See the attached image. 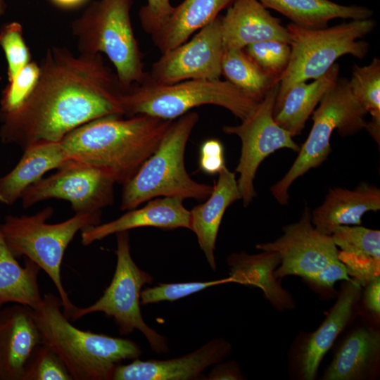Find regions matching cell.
Instances as JSON below:
<instances>
[{
	"label": "cell",
	"instance_id": "obj_13",
	"mask_svg": "<svg viewBox=\"0 0 380 380\" xmlns=\"http://www.w3.org/2000/svg\"><path fill=\"white\" fill-rule=\"evenodd\" d=\"M224 51L218 15L191 39L161 53L146 72L144 81L170 84L189 80H218Z\"/></svg>",
	"mask_w": 380,
	"mask_h": 380
},
{
	"label": "cell",
	"instance_id": "obj_8",
	"mask_svg": "<svg viewBox=\"0 0 380 380\" xmlns=\"http://www.w3.org/2000/svg\"><path fill=\"white\" fill-rule=\"evenodd\" d=\"M375 26L371 18L352 20L331 27L307 29L290 23L291 56L279 80V91L274 108L278 106L295 84L316 80L324 75L341 56L350 54L362 59L369 44L360 40Z\"/></svg>",
	"mask_w": 380,
	"mask_h": 380
},
{
	"label": "cell",
	"instance_id": "obj_41",
	"mask_svg": "<svg viewBox=\"0 0 380 380\" xmlns=\"http://www.w3.org/2000/svg\"><path fill=\"white\" fill-rule=\"evenodd\" d=\"M365 286V304L367 309L379 315L380 312V276L370 280Z\"/></svg>",
	"mask_w": 380,
	"mask_h": 380
},
{
	"label": "cell",
	"instance_id": "obj_25",
	"mask_svg": "<svg viewBox=\"0 0 380 380\" xmlns=\"http://www.w3.org/2000/svg\"><path fill=\"white\" fill-rule=\"evenodd\" d=\"M234 0H184L173 9L152 40L161 53L187 41Z\"/></svg>",
	"mask_w": 380,
	"mask_h": 380
},
{
	"label": "cell",
	"instance_id": "obj_21",
	"mask_svg": "<svg viewBox=\"0 0 380 380\" xmlns=\"http://www.w3.org/2000/svg\"><path fill=\"white\" fill-rule=\"evenodd\" d=\"M68 159L61 141H42L26 147L16 165L0 177V203L13 205L26 189Z\"/></svg>",
	"mask_w": 380,
	"mask_h": 380
},
{
	"label": "cell",
	"instance_id": "obj_34",
	"mask_svg": "<svg viewBox=\"0 0 380 380\" xmlns=\"http://www.w3.org/2000/svg\"><path fill=\"white\" fill-rule=\"evenodd\" d=\"M243 49L259 66L279 80L291 56L290 44L274 39L253 43Z\"/></svg>",
	"mask_w": 380,
	"mask_h": 380
},
{
	"label": "cell",
	"instance_id": "obj_2",
	"mask_svg": "<svg viewBox=\"0 0 380 380\" xmlns=\"http://www.w3.org/2000/svg\"><path fill=\"white\" fill-rule=\"evenodd\" d=\"M172 121L107 115L78 127L61 143L70 159L101 169L124 185L155 151Z\"/></svg>",
	"mask_w": 380,
	"mask_h": 380
},
{
	"label": "cell",
	"instance_id": "obj_24",
	"mask_svg": "<svg viewBox=\"0 0 380 380\" xmlns=\"http://www.w3.org/2000/svg\"><path fill=\"white\" fill-rule=\"evenodd\" d=\"M360 285L348 281L321 326L312 334L300 354V369L304 379H314L319 365L337 336L349 322L360 293Z\"/></svg>",
	"mask_w": 380,
	"mask_h": 380
},
{
	"label": "cell",
	"instance_id": "obj_39",
	"mask_svg": "<svg viewBox=\"0 0 380 380\" xmlns=\"http://www.w3.org/2000/svg\"><path fill=\"white\" fill-rule=\"evenodd\" d=\"M305 279L320 286L331 289L338 280L353 281L348 274L345 265L338 259L331 261L321 270Z\"/></svg>",
	"mask_w": 380,
	"mask_h": 380
},
{
	"label": "cell",
	"instance_id": "obj_33",
	"mask_svg": "<svg viewBox=\"0 0 380 380\" xmlns=\"http://www.w3.org/2000/svg\"><path fill=\"white\" fill-rule=\"evenodd\" d=\"M0 46L6 58L8 80L10 82L31 61V53L19 23L11 22L2 27L0 31Z\"/></svg>",
	"mask_w": 380,
	"mask_h": 380
},
{
	"label": "cell",
	"instance_id": "obj_37",
	"mask_svg": "<svg viewBox=\"0 0 380 380\" xmlns=\"http://www.w3.org/2000/svg\"><path fill=\"white\" fill-rule=\"evenodd\" d=\"M173 9L170 0H147L146 5L139 11L144 30L151 36L163 25Z\"/></svg>",
	"mask_w": 380,
	"mask_h": 380
},
{
	"label": "cell",
	"instance_id": "obj_12",
	"mask_svg": "<svg viewBox=\"0 0 380 380\" xmlns=\"http://www.w3.org/2000/svg\"><path fill=\"white\" fill-rule=\"evenodd\" d=\"M115 181L108 172L73 159L30 186L20 199L24 208L51 198L70 203L75 213L102 212L114 201Z\"/></svg>",
	"mask_w": 380,
	"mask_h": 380
},
{
	"label": "cell",
	"instance_id": "obj_3",
	"mask_svg": "<svg viewBox=\"0 0 380 380\" xmlns=\"http://www.w3.org/2000/svg\"><path fill=\"white\" fill-rule=\"evenodd\" d=\"M61 298L46 293L33 309L42 343L50 346L67 367L72 380H109L124 360L138 358L141 350L134 341L81 330L63 310Z\"/></svg>",
	"mask_w": 380,
	"mask_h": 380
},
{
	"label": "cell",
	"instance_id": "obj_35",
	"mask_svg": "<svg viewBox=\"0 0 380 380\" xmlns=\"http://www.w3.org/2000/svg\"><path fill=\"white\" fill-rule=\"evenodd\" d=\"M39 73V65L32 61L20 70L3 92L0 115L13 111L29 97L35 88Z\"/></svg>",
	"mask_w": 380,
	"mask_h": 380
},
{
	"label": "cell",
	"instance_id": "obj_19",
	"mask_svg": "<svg viewBox=\"0 0 380 380\" xmlns=\"http://www.w3.org/2000/svg\"><path fill=\"white\" fill-rule=\"evenodd\" d=\"M380 209V190L361 183L354 189H329L322 204L311 213L312 223L321 234L331 236L339 226L360 225L362 215Z\"/></svg>",
	"mask_w": 380,
	"mask_h": 380
},
{
	"label": "cell",
	"instance_id": "obj_20",
	"mask_svg": "<svg viewBox=\"0 0 380 380\" xmlns=\"http://www.w3.org/2000/svg\"><path fill=\"white\" fill-rule=\"evenodd\" d=\"M207 200L190 211V230L196 234L206 260L214 271L215 243L219 227L226 209L241 199L235 174L224 167Z\"/></svg>",
	"mask_w": 380,
	"mask_h": 380
},
{
	"label": "cell",
	"instance_id": "obj_38",
	"mask_svg": "<svg viewBox=\"0 0 380 380\" xmlns=\"http://www.w3.org/2000/svg\"><path fill=\"white\" fill-rule=\"evenodd\" d=\"M224 152V146L218 139L205 140L200 147V170L208 175L219 174L226 167Z\"/></svg>",
	"mask_w": 380,
	"mask_h": 380
},
{
	"label": "cell",
	"instance_id": "obj_31",
	"mask_svg": "<svg viewBox=\"0 0 380 380\" xmlns=\"http://www.w3.org/2000/svg\"><path fill=\"white\" fill-rule=\"evenodd\" d=\"M351 91L372 120L365 129L379 144L380 141V60L374 58L367 65L354 64L349 80Z\"/></svg>",
	"mask_w": 380,
	"mask_h": 380
},
{
	"label": "cell",
	"instance_id": "obj_15",
	"mask_svg": "<svg viewBox=\"0 0 380 380\" xmlns=\"http://www.w3.org/2000/svg\"><path fill=\"white\" fill-rule=\"evenodd\" d=\"M231 345L222 338H215L197 350L179 357L165 360H133L116 367L113 380H191L197 379L208 367L227 357Z\"/></svg>",
	"mask_w": 380,
	"mask_h": 380
},
{
	"label": "cell",
	"instance_id": "obj_27",
	"mask_svg": "<svg viewBox=\"0 0 380 380\" xmlns=\"http://www.w3.org/2000/svg\"><path fill=\"white\" fill-rule=\"evenodd\" d=\"M21 266L8 247L0 227V308L16 303L35 308L42 301L38 276L40 267L25 258Z\"/></svg>",
	"mask_w": 380,
	"mask_h": 380
},
{
	"label": "cell",
	"instance_id": "obj_42",
	"mask_svg": "<svg viewBox=\"0 0 380 380\" xmlns=\"http://www.w3.org/2000/svg\"><path fill=\"white\" fill-rule=\"evenodd\" d=\"M55 4L63 8H72L77 6L85 0H51Z\"/></svg>",
	"mask_w": 380,
	"mask_h": 380
},
{
	"label": "cell",
	"instance_id": "obj_4",
	"mask_svg": "<svg viewBox=\"0 0 380 380\" xmlns=\"http://www.w3.org/2000/svg\"><path fill=\"white\" fill-rule=\"evenodd\" d=\"M199 119L188 112L173 120L155 151L123 185L120 210H129L157 197L205 200L213 186L188 174L184 154L187 141Z\"/></svg>",
	"mask_w": 380,
	"mask_h": 380
},
{
	"label": "cell",
	"instance_id": "obj_26",
	"mask_svg": "<svg viewBox=\"0 0 380 380\" xmlns=\"http://www.w3.org/2000/svg\"><path fill=\"white\" fill-rule=\"evenodd\" d=\"M338 75L339 65L335 63L324 75L312 82H300L293 85L280 104L274 108L275 122L293 137L300 134L310 115L338 81Z\"/></svg>",
	"mask_w": 380,
	"mask_h": 380
},
{
	"label": "cell",
	"instance_id": "obj_17",
	"mask_svg": "<svg viewBox=\"0 0 380 380\" xmlns=\"http://www.w3.org/2000/svg\"><path fill=\"white\" fill-rule=\"evenodd\" d=\"M224 49H244L270 39L290 44V34L279 19L272 16L259 0H234L221 17Z\"/></svg>",
	"mask_w": 380,
	"mask_h": 380
},
{
	"label": "cell",
	"instance_id": "obj_5",
	"mask_svg": "<svg viewBox=\"0 0 380 380\" xmlns=\"http://www.w3.org/2000/svg\"><path fill=\"white\" fill-rule=\"evenodd\" d=\"M132 4L133 0H95L71 24L78 53L105 54L125 89L146 77L131 23Z\"/></svg>",
	"mask_w": 380,
	"mask_h": 380
},
{
	"label": "cell",
	"instance_id": "obj_7",
	"mask_svg": "<svg viewBox=\"0 0 380 380\" xmlns=\"http://www.w3.org/2000/svg\"><path fill=\"white\" fill-rule=\"evenodd\" d=\"M53 213L49 206L32 215H8L0 227L13 254L25 256L38 265L54 284L68 318L76 308L62 284L61 266L65 251L75 234L89 226L101 223V212L75 213L69 219L56 224L47 223Z\"/></svg>",
	"mask_w": 380,
	"mask_h": 380
},
{
	"label": "cell",
	"instance_id": "obj_16",
	"mask_svg": "<svg viewBox=\"0 0 380 380\" xmlns=\"http://www.w3.org/2000/svg\"><path fill=\"white\" fill-rule=\"evenodd\" d=\"M41 343L32 308L16 303L0 308V380H22L27 359Z\"/></svg>",
	"mask_w": 380,
	"mask_h": 380
},
{
	"label": "cell",
	"instance_id": "obj_23",
	"mask_svg": "<svg viewBox=\"0 0 380 380\" xmlns=\"http://www.w3.org/2000/svg\"><path fill=\"white\" fill-rule=\"evenodd\" d=\"M232 282L260 289L265 298L277 309L291 310L295 306L291 295L274 276L280 264L277 252L262 251L258 254L234 253L227 257Z\"/></svg>",
	"mask_w": 380,
	"mask_h": 380
},
{
	"label": "cell",
	"instance_id": "obj_22",
	"mask_svg": "<svg viewBox=\"0 0 380 380\" xmlns=\"http://www.w3.org/2000/svg\"><path fill=\"white\" fill-rule=\"evenodd\" d=\"M331 236L348 274L365 286L380 276V231L360 225L337 227Z\"/></svg>",
	"mask_w": 380,
	"mask_h": 380
},
{
	"label": "cell",
	"instance_id": "obj_29",
	"mask_svg": "<svg viewBox=\"0 0 380 380\" xmlns=\"http://www.w3.org/2000/svg\"><path fill=\"white\" fill-rule=\"evenodd\" d=\"M379 350V333L370 328H359L343 342L323 379L327 380L360 379L377 360Z\"/></svg>",
	"mask_w": 380,
	"mask_h": 380
},
{
	"label": "cell",
	"instance_id": "obj_40",
	"mask_svg": "<svg viewBox=\"0 0 380 380\" xmlns=\"http://www.w3.org/2000/svg\"><path fill=\"white\" fill-rule=\"evenodd\" d=\"M209 380H240L243 376L236 362L215 364L208 375Z\"/></svg>",
	"mask_w": 380,
	"mask_h": 380
},
{
	"label": "cell",
	"instance_id": "obj_30",
	"mask_svg": "<svg viewBox=\"0 0 380 380\" xmlns=\"http://www.w3.org/2000/svg\"><path fill=\"white\" fill-rule=\"evenodd\" d=\"M222 75L232 84L261 100L279 78L259 66L243 49H224Z\"/></svg>",
	"mask_w": 380,
	"mask_h": 380
},
{
	"label": "cell",
	"instance_id": "obj_18",
	"mask_svg": "<svg viewBox=\"0 0 380 380\" xmlns=\"http://www.w3.org/2000/svg\"><path fill=\"white\" fill-rule=\"evenodd\" d=\"M183 201L175 197L149 200L144 207L129 210L114 220L84 228L81 231V243L89 246L111 234L144 227L189 229L190 211L184 206Z\"/></svg>",
	"mask_w": 380,
	"mask_h": 380
},
{
	"label": "cell",
	"instance_id": "obj_6",
	"mask_svg": "<svg viewBox=\"0 0 380 380\" xmlns=\"http://www.w3.org/2000/svg\"><path fill=\"white\" fill-rule=\"evenodd\" d=\"M260 101L220 79L189 80L170 84L144 81L127 89L121 99L123 115H147L170 120L203 105L222 107L243 120Z\"/></svg>",
	"mask_w": 380,
	"mask_h": 380
},
{
	"label": "cell",
	"instance_id": "obj_10",
	"mask_svg": "<svg viewBox=\"0 0 380 380\" xmlns=\"http://www.w3.org/2000/svg\"><path fill=\"white\" fill-rule=\"evenodd\" d=\"M115 234L117 263L110 284L94 303L86 308L76 307L70 319L75 321L89 314L101 312L114 319L120 334L127 335L137 329L146 338L153 351L167 353V338L146 324L140 310L141 289L152 283L153 277L133 260L129 231Z\"/></svg>",
	"mask_w": 380,
	"mask_h": 380
},
{
	"label": "cell",
	"instance_id": "obj_32",
	"mask_svg": "<svg viewBox=\"0 0 380 380\" xmlns=\"http://www.w3.org/2000/svg\"><path fill=\"white\" fill-rule=\"evenodd\" d=\"M22 380H72V378L56 352L41 343L27 359Z\"/></svg>",
	"mask_w": 380,
	"mask_h": 380
},
{
	"label": "cell",
	"instance_id": "obj_36",
	"mask_svg": "<svg viewBox=\"0 0 380 380\" xmlns=\"http://www.w3.org/2000/svg\"><path fill=\"white\" fill-rule=\"evenodd\" d=\"M227 282H232L231 278L208 281H190L172 284H160L158 286L141 290L140 302L141 305L158 303L160 301H175L206 288Z\"/></svg>",
	"mask_w": 380,
	"mask_h": 380
},
{
	"label": "cell",
	"instance_id": "obj_9",
	"mask_svg": "<svg viewBox=\"0 0 380 380\" xmlns=\"http://www.w3.org/2000/svg\"><path fill=\"white\" fill-rule=\"evenodd\" d=\"M318 104L312 113V129L300 147L298 157L286 175L270 188L272 196L281 205L288 203V191L293 182L327 160L331 152L330 139L334 129L345 137L366 127L367 113L354 96L346 79H338Z\"/></svg>",
	"mask_w": 380,
	"mask_h": 380
},
{
	"label": "cell",
	"instance_id": "obj_43",
	"mask_svg": "<svg viewBox=\"0 0 380 380\" xmlns=\"http://www.w3.org/2000/svg\"><path fill=\"white\" fill-rule=\"evenodd\" d=\"M6 8V4L5 0H0V18L4 14Z\"/></svg>",
	"mask_w": 380,
	"mask_h": 380
},
{
	"label": "cell",
	"instance_id": "obj_28",
	"mask_svg": "<svg viewBox=\"0 0 380 380\" xmlns=\"http://www.w3.org/2000/svg\"><path fill=\"white\" fill-rule=\"evenodd\" d=\"M266 8L275 10L292 23L307 29L327 27L334 18H371V9L359 6H343L330 0H259Z\"/></svg>",
	"mask_w": 380,
	"mask_h": 380
},
{
	"label": "cell",
	"instance_id": "obj_1",
	"mask_svg": "<svg viewBox=\"0 0 380 380\" xmlns=\"http://www.w3.org/2000/svg\"><path fill=\"white\" fill-rule=\"evenodd\" d=\"M39 68L29 97L13 111L0 115L3 143L25 149L38 142H58L90 121L123 115L121 99L127 89L102 55L74 53L65 46H52Z\"/></svg>",
	"mask_w": 380,
	"mask_h": 380
},
{
	"label": "cell",
	"instance_id": "obj_14",
	"mask_svg": "<svg viewBox=\"0 0 380 380\" xmlns=\"http://www.w3.org/2000/svg\"><path fill=\"white\" fill-rule=\"evenodd\" d=\"M283 232L277 240L256 246L257 249L279 255L280 264L274 272L277 279L289 275L306 279L338 259V250L331 236L315 228L308 207L298 222L284 227Z\"/></svg>",
	"mask_w": 380,
	"mask_h": 380
},
{
	"label": "cell",
	"instance_id": "obj_11",
	"mask_svg": "<svg viewBox=\"0 0 380 380\" xmlns=\"http://www.w3.org/2000/svg\"><path fill=\"white\" fill-rule=\"evenodd\" d=\"M279 86V82L274 84L240 125L223 127L226 134L236 135L241 142L236 172L239 175L237 184L245 207L256 196L253 182L263 160L281 148H289L296 152L300 150V146L293 141L291 134L274 119V106Z\"/></svg>",
	"mask_w": 380,
	"mask_h": 380
}]
</instances>
